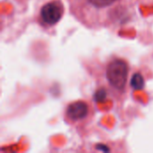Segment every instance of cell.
<instances>
[{
    "instance_id": "obj_2",
    "label": "cell",
    "mask_w": 153,
    "mask_h": 153,
    "mask_svg": "<svg viewBox=\"0 0 153 153\" xmlns=\"http://www.w3.org/2000/svg\"><path fill=\"white\" fill-rule=\"evenodd\" d=\"M105 88L108 94L116 97L119 101H123L126 94L129 84L131 66L129 62L120 56H110L103 66Z\"/></svg>"
},
{
    "instance_id": "obj_5",
    "label": "cell",
    "mask_w": 153,
    "mask_h": 153,
    "mask_svg": "<svg viewBox=\"0 0 153 153\" xmlns=\"http://www.w3.org/2000/svg\"><path fill=\"white\" fill-rule=\"evenodd\" d=\"M145 86V80L143 75L141 73H134L133 74L130 79V87L134 91L143 90Z\"/></svg>"
},
{
    "instance_id": "obj_4",
    "label": "cell",
    "mask_w": 153,
    "mask_h": 153,
    "mask_svg": "<svg viewBox=\"0 0 153 153\" xmlns=\"http://www.w3.org/2000/svg\"><path fill=\"white\" fill-rule=\"evenodd\" d=\"M65 5L62 0H47L37 11L36 22L45 30L56 27L63 19Z\"/></svg>"
},
{
    "instance_id": "obj_1",
    "label": "cell",
    "mask_w": 153,
    "mask_h": 153,
    "mask_svg": "<svg viewBox=\"0 0 153 153\" xmlns=\"http://www.w3.org/2000/svg\"><path fill=\"white\" fill-rule=\"evenodd\" d=\"M69 12L83 27L99 30L115 26L133 0H67Z\"/></svg>"
},
{
    "instance_id": "obj_3",
    "label": "cell",
    "mask_w": 153,
    "mask_h": 153,
    "mask_svg": "<svg viewBox=\"0 0 153 153\" xmlns=\"http://www.w3.org/2000/svg\"><path fill=\"white\" fill-rule=\"evenodd\" d=\"M93 117V105L85 100H74L68 103L64 110V121L76 129H81L89 125Z\"/></svg>"
}]
</instances>
